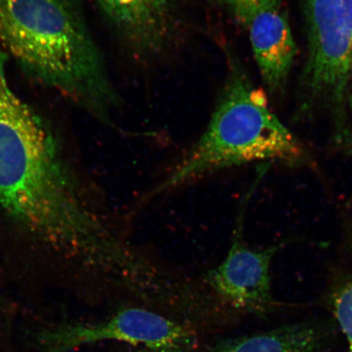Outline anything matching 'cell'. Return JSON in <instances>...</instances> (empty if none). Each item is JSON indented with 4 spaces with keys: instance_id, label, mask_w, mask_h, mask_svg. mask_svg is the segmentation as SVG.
<instances>
[{
    "instance_id": "obj_12",
    "label": "cell",
    "mask_w": 352,
    "mask_h": 352,
    "mask_svg": "<svg viewBox=\"0 0 352 352\" xmlns=\"http://www.w3.org/2000/svg\"><path fill=\"white\" fill-rule=\"evenodd\" d=\"M138 352H190L189 349H144Z\"/></svg>"
},
{
    "instance_id": "obj_11",
    "label": "cell",
    "mask_w": 352,
    "mask_h": 352,
    "mask_svg": "<svg viewBox=\"0 0 352 352\" xmlns=\"http://www.w3.org/2000/svg\"><path fill=\"white\" fill-rule=\"evenodd\" d=\"M333 310L349 343V352H352V280L334 294Z\"/></svg>"
},
{
    "instance_id": "obj_1",
    "label": "cell",
    "mask_w": 352,
    "mask_h": 352,
    "mask_svg": "<svg viewBox=\"0 0 352 352\" xmlns=\"http://www.w3.org/2000/svg\"><path fill=\"white\" fill-rule=\"evenodd\" d=\"M0 50V208L55 252L120 270L130 250L83 200L51 131L8 82Z\"/></svg>"
},
{
    "instance_id": "obj_10",
    "label": "cell",
    "mask_w": 352,
    "mask_h": 352,
    "mask_svg": "<svg viewBox=\"0 0 352 352\" xmlns=\"http://www.w3.org/2000/svg\"><path fill=\"white\" fill-rule=\"evenodd\" d=\"M280 1L281 0H219L228 12L245 26L258 12L267 8H280Z\"/></svg>"
},
{
    "instance_id": "obj_2",
    "label": "cell",
    "mask_w": 352,
    "mask_h": 352,
    "mask_svg": "<svg viewBox=\"0 0 352 352\" xmlns=\"http://www.w3.org/2000/svg\"><path fill=\"white\" fill-rule=\"evenodd\" d=\"M0 46L35 78L110 123L120 98L70 0H0Z\"/></svg>"
},
{
    "instance_id": "obj_5",
    "label": "cell",
    "mask_w": 352,
    "mask_h": 352,
    "mask_svg": "<svg viewBox=\"0 0 352 352\" xmlns=\"http://www.w3.org/2000/svg\"><path fill=\"white\" fill-rule=\"evenodd\" d=\"M188 328L138 307L125 308L104 322L66 327L47 333L46 352H69L76 347L103 340H116L147 349H189L195 342Z\"/></svg>"
},
{
    "instance_id": "obj_3",
    "label": "cell",
    "mask_w": 352,
    "mask_h": 352,
    "mask_svg": "<svg viewBox=\"0 0 352 352\" xmlns=\"http://www.w3.org/2000/svg\"><path fill=\"white\" fill-rule=\"evenodd\" d=\"M228 70L208 127L146 199L160 196L219 170L258 162L299 165L306 153L292 131L268 107L265 95L228 58Z\"/></svg>"
},
{
    "instance_id": "obj_9",
    "label": "cell",
    "mask_w": 352,
    "mask_h": 352,
    "mask_svg": "<svg viewBox=\"0 0 352 352\" xmlns=\"http://www.w3.org/2000/svg\"><path fill=\"white\" fill-rule=\"evenodd\" d=\"M318 331L307 324L286 325L271 331L236 338L215 352H320Z\"/></svg>"
},
{
    "instance_id": "obj_4",
    "label": "cell",
    "mask_w": 352,
    "mask_h": 352,
    "mask_svg": "<svg viewBox=\"0 0 352 352\" xmlns=\"http://www.w3.org/2000/svg\"><path fill=\"white\" fill-rule=\"evenodd\" d=\"M305 10L307 96L333 110L341 122L352 76V0H305Z\"/></svg>"
},
{
    "instance_id": "obj_8",
    "label": "cell",
    "mask_w": 352,
    "mask_h": 352,
    "mask_svg": "<svg viewBox=\"0 0 352 352\" xmlns=\"http://www.w3.org/2000/svg\"><path fill=\"white\" fill-rule=\"evenodd\" d=\"M246 26L264 82L270 90H278L289 76L297 52L288 21L279 8H267Z\"/></svg>"
},
{
    "instance_id": "obj_7",
    "label": "cell",
    "mask_w": 352,
    "mask_h": 352,
    "mask_svg": "<svg viewBox=\"0 0 352 352\" xmlns=\"http://www.w3.org/2000/svg\"><path fill=\"white\" fill-rule=\"evenodd\" d=\"M118 36L138 59H157L180 30L175 0H96Z\"/></svg>"
},
{
    "instance_id": "obj_13",
    "label": "cell",
    "mask_w": 352,
    "mask_h": 352,
    "mask_svg": "<svg viewBox=\"0 0 352 352\" xmlns=\"http://www.w3.org/2000/svg\"><path fill=\"white\" fill-rule=\"evenodd\" d=\"M349 104H350V107H351V113H352V87H351V91L350 92V94H349Z\"/></svg>"
},
{
    "instance_id": "obj_6",
    "label": "cell",
    "mask_w": 352,
    "mask_h": 352,
    "mask_svg": "<svg viewBox=\"0 0 352 352\" xmlns=\"http://www.w3.org/2000/svg\"><path fill=\"white\" fill-rule=\"evenodd\" d=\"M245 208L237 219L236 230L224 261L206 274L215 293L237 309L261 314L270 307V267L280 245L250 248L243 240Z\"/></svg>"
}]
</instances>
